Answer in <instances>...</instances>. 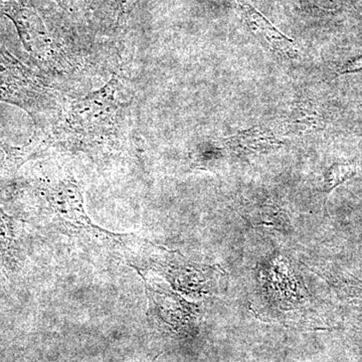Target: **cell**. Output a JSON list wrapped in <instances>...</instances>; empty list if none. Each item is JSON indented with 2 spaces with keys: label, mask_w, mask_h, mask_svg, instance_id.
Wrapping results in <instances>:
<instances>
[{
  "label": "cell",
  "mask_w": 362,
  "mask_h": 362,
  "mask_svg": "<svg viewBox=\"0 0 362 362\" xmlns=\"http://www.w3.org/2000/svg\"><path fill=\"white\" fill-rule=\"evenodd\" d=\"M354 173H356V168L349 164L333 165L326 175V189H333L347 178L351 177Z\"/></svg>",
  "instance_id": "8"
},
{
  "label": "cell",
  "mask_w": 362,
  "mask_h": 362,
  "mask_svg": "<svg viewBox=\"0 0 362 362\" xmlns=\"http://www.w3.org/2000/svg\"><path fill=\"white\" fill-rule=\"evenodd\" d=\"M223 144L240 156L267 153L280 148L283 143L266 128L252 127L223 139Z\"/></svg>",
  "instance_id": "7"
},
{
  "label": "cell",
  "mask_w": 362,
  "mask_h": 362,
  "mask_svg": "<svg viewBox=\"0 0 362 362\" xmlns=\"http://www.w3.org/2000/svg\"><path fill=\"white\" fill-rule=\"evenodd\" d=\"M42 153L44 148L40 136L25 146L0 141V204L9 201L21 168Z\"/></svg>",
  "instance_id": "5"
},
{
  "label": "cell",
  "mask_w": 362,
  "mask_h": 362,
  "mask_svg": "<svg viewBox=\"0 0 362 362\" xmlns=\"http://www.w3.org/2000/svg\"><path fill=\"white\" fill-rule=\"evenodd\" d=\"M35 160L21 171L9 197L23 220L92 263L122 262L127 233L93 223L71 159L47 151Z\"/></svg>",
  "instance_id": "2"
},
{
  "label": "cell",
  "mask_w": 362,
  "mask_h": 362,
  "mask_svg": "<svg viewBox=\"0 0 362 362\" xmlns=\"http://www.w3.org/2000/svg\"><path fill=\"white\" fill-rule=\"evenodd\" d=\"M69 99L47 84L35 69L0 45V102L28 113L40 129V135L58 122Z\"/></svg>",
  "instance_id": "3"
},
{
  "label": "cell",
  "mask_w": 362,
  "mask_h": 362,
  "mask_svg": "<svg viewBox=\"0 0 362 362\" xmlns=\"http://www.w3.org/2000/svg\"><path fill=\"white\" fill-rule=\"evenodd\" d=\"M362 70V56L359 58L352 59L346 65L340 69L339 74L356 73Z\"/></svg>",
  "instance_id": "9"
},
{
  "label": "cell",
  "mask_w": 362,
  "mask_h": 362,
  "mask_svg": "<svg viewBox=\"0 0 362 362\" xmlns=\"http://www.w3.org/2000/svg\"><path fill=\"white\" fill-rule=\"evenodd\" d=\"M21 220L0 207V290L18 271L21 259Z\"/></svg>",
  "instance_id": "6"
},
{
  "label": "cell",
  "mask_w": 362,
  "mask_h": 362,
  "mask_svg": "<svg viewBox=\"0 0 362 362\" xmlns=\"http://www.w3.org/2000/svg\"><path fill=\"white\" fill-rule=\"evenodd\" d=\"M247 28L257 39L261 40L269 49L284 58H296L298 51L294 40L277 30L252 6L251 0H235Z\"/></svg>",
  "instance_id": "4"
},
{
  "label": "cell",
  "mask_w": 362,
  "mask_h": 362,
  "mask_svg": "<svg viewBox=\"0 0 362 362\" xmlns=\"http://www.w3.org/2000/svg\"><path fill=\"white\" fill-rule=\"evenodd\" d=\"M45 151L89 162L99 170L142 163L137 128V96L127 70L101 87L68 100L58 122L40 135Z\"/></svg>",
  "instance_id": "1"
}]
</instances>
